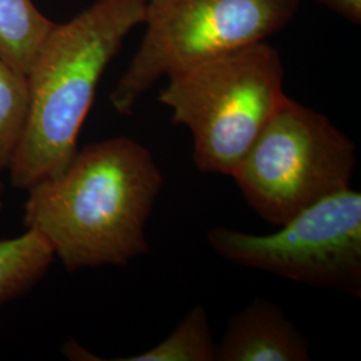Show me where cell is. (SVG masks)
<instances>
[{"mask_svg":"<svg viewBox=\"0 0 361 361\" xmlns=\"http://www.w3.org/2000/svg\"><path fill=\"white\" fill-rule=\"evenodd\" d=\"M146 3L97 0L50 30L27 74L26 123L8 169L15 189L27 190L70 164L104 70L143 23Z\"/></svg>","mask_w":361,"mask_h":361,"instance_id":"7a4b0ae2","label":"cell"},{"mask_svg":"<svg viewBox=\"0 0 361 361\" xmlns=\"http://www.w3.org/2000/svg\"><path fill=\"white\" fill-rule=\"evenodd\" d=\"M308 360L310 341L265 298H255L233 316L216 350V361Z\"/></svg>","mask_w":361,"mask_h":361,"instance_id":"52a82bcc","label":"cell"},{"mask_svg":"<svg viewBox=\"0 0 361 361\" xmlns=\"http://www.w3.org/2000/svg\"><path fill=\"white\" fill-rule=\"evenodd\" d=\"M280 228L258 235L216 226L207 241L233 264L361 296L360 192L347 188L325 197Z\"/></svg>","mask_w":361,"mask_h":361,"instance_id":"8992f818","label":"cell"},{"mask_svg":"<svg viewBox=\"0 0 361 361\" xmlns=\"http://www.w3.org/2000/svg\"><path fill=\"white\" fill-rule=\"evenodd\" d=\"M164 186L142 143L129 137L92 142L59 174L27 189L23 225L68 271L123 267L149 252L146 225Z\"/></svg>","mask_w":361,"mask_h":361,"instance_id":"6da1fadb","label":"cell"},{"mask_svg":"<svg viewBox=\"0 0 361 361\" xmlns=\"http://www.w3.org/2000/svg\"><path fill=\"white\" fill-rule=\"evenodd\" d=\"M54 261L51 247L34 231L0 240V305L30 290Z\"/></svg>","mask_w":361,"mask_h":361,"instance_id":"9c48e42d","label":"cell"},{"mask_svg":"<svg viewBox=\"0 0 361 361\" xmlns=\"http://www.w3.org/2000/svg\"><path fill=\"white\" fill-rule=\"evenodd\" d=\"M54 25L32 0H0V58L27 77Z\"/></svg>","mask_w":361,"mask_h":361,"instance_id":"ba28073f","label":"cell"},{"mask_svg":"<svg viewBox=\"0 0 361 361\" xmlns=\"http://www.w3.org/2000/svg\"><path fill=\"white\" fill-rule=\"evenodd\" d=\"M28 111L27 77L0 58V209L4 183L13 155L22 138Z\"/></svg>","mask_w":361,"mask_h":361,"instance_id":"8fae6325","label":"cell"},{"mask_svg":"<svg viewBox=\"0 0 361 361\" xmlns=\"http://www.w3.org/2000/svg\"><path fill=\"white\" fill-rule=\"evenodd\" d=\"M284 65L267 42L182 68L158 101L190 130L194 166L232 177L288 97Z\"/></svg>","mask_w":361,"mask_h":361,"instance_id":"3957f363","label":"cell"},{"mask_svg":"<svg viewBox=\"0 0 361 361\" xmlns=\"http://www.w3.org/2000/svg\"><path fill=\"white\" fill-rule=\"evenodd\" d=\"M356 145L322 113L286 97L232 177L247 205L281 226L349 188Z\"/></svg>","mask_w":361,"mask_h":361,"instance_id":"5b68a950","label":"cell"},{"mask_svg":"<svg viewBox=\"0 0 361 361\" xmlns=\"http://www.w3.org/2000/svg\"><path fill=\"white\" fill-rule=\"evenodd\" d=\"M298 6L300 0H147L145 35L110 102L130 114L159 79L267 42L292 20Z\"/></svg>","mask_w":361,"mask_h":361,"instance_id":"277c9868","label":"cell"},{"mask_svg":"<svg viewBox=\"0 0 361 361\" xmlns=\"http://www.w3.org/2000/svg\"><path fill=\"white\" fill-rule=\"evenodd\" d=\"M355 25H360L361 0H316Z\"/></svg>","mask_w":361,"mask_h":361,"instance_id":"7c38bea8","label":"cell"},{"mask_svg":"<svg viewBox=\"0 0 361 361\" xmlns=\"http://www.w3.org/2000/svg\"><path fill=\"white\" fill-rule=\"evenodd\" d=\"M217 344L205 307L195 305L170 335L142 353L118 361H216Z\"/></svg>","mask_w":361,"mask_h":361,"instance_id":"30bf717a","label":"cell"}]
</instances>
